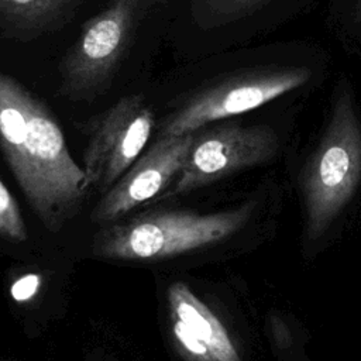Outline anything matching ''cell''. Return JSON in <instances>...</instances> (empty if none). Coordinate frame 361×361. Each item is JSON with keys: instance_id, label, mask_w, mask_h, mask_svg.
Returning <instances> with one entry per match:
<instances>
[{"instance_id": "cell-14", "label": "cell", "mask_w": 361, "mask_h": 361, "mask_svg": "<svg viewBox=\"0 0 361 361\" xmlns=\"http://www.w3.org/2000/svg\"><path fill=\"white\" fill-rule=\"evenodd\" d=\"M42 285V278L39 274L30 272L17 278L10 286V296L18 303L31 300L39 290Z\"/></svg>"}, {"instance_id": "cell-4", "label": "cell", "mask_w": 361, "mask_h": 361, "mask_svg": "<svg viewBox=\"0 0 361 361\" xmlns=\"http://www.w3.org/2000/svg\"><path fill=\"white\" fill-rule=\"evenodd\" d=\"M275 172L235 206L213 213L151 210L113 224L96 235L93 250L111 259H162L224 241L252 221L272 217L286 195V183Z\"/></svg>"}, {"instance_id": "cell-6", "label": "cell", "mask_w": 361, "mask_h": 361, "mask_svg": "<svg viewBox=\"0 0 361 361\" xmlns=\"http://www.w3.org/2000/svg\"><path fill=\"white\" fill-rule=\"evenodd\" d=\"M164 0H110L82 25L63 61V83L72 97L103 92L149 11Z\"/></svg>"}, {"instance_id": "cell-11", "label": "cell", "mask_w": 361, "mask_h": 361, "mask_svg": "<svg viewBox=\"0 0 361 361\" xmlns=\"http://www.w3.org/2000/svg\"><path fill=\"white\" fill-rule=\"evenodd\" d=\"M75 0H0V16L20 25L41 27L72 7Z\"/></svg>"}, {"instance_id": "cell-2", "label": "cell", "mask_w": 361, "mask_h": 361, "mask_svg": "<svg viewBox=\"0 0 361 361\" xmlns=\"http://www.w3.org/2000/svg\"><path fill=\"white\" fill-rule=\"evenodd\" d=\"M0 149L30 206L52 231L73 217L90 193L52 113L1 71Z\"/></svg>"}, {"instance_id": "cell-13", "label": "cell", "mask_w": 361, "mask_h": 361, "mask_svg": "<svg viewBox=\"0 0 361 361\" xmlns=\"http://www.w3.org/2000/svg\"><path fill=\"white\" fill-rule=\"evenodd\" d=\"M27 227L17 200L0 179V237L21 243L27 240Z\"/></svg>"}, {"instance_id": "cell-5", "label": "cell", "mask_w": 361, "mask_h": 361, "mask_svg": "<svg viewBox=\"0 0 361 361\" xmlns=\"http://www.w3.org/2000/svg\"><path fill=\"white\" fill-rule=\"evenodd\" d=\"M302 104H276L251 120L228 118L193 133L185 165L162 197L193 192L237 173L286 159L296 145V117Z\"/></svg>"}, {"instance_id": "cell-9", "label": "cell", "mask_w": 361, "mask_h": 361, "mask_svg": "<svg viewBox=\"0 0 361 361\" xmlns=\"http://www.w3.org/2000/svg\"><path fill=\"white\" fill-rule=\"evenodd\" d=\"M171 334L186 361H241L238 348L220 317L186 283L166 289Z\"/></svg>"}, {"instance_id": "cell-8", "label": "cell", "mask_w": 361, "mask_h": 361, "mask_svg": "<svg viewBox=\"0 0 361 361\" xmlns=\"http://www.w3.org/2000/svg\"><path fill=\"white\" fill-rule=\"evenodd\" d=\"M193 133L158 137L128 171L102 196L92 212V220L111 223L155 197H162L178 179Z\"/></svg>"}, {"instance_id": "cell-3", "label": "cell", "mask_w": 361, "mask_h": 361, "mask_svg": "<svg viewBox=\"0 0 361 361\" xmlns=\"http://www.w3.org/2000/svg\"><path fill=\"white\" fill-rule=\"evenodd\" d=\"M285 162L305 238L320 241L361 196V99L347 76L333 83L314 137L300 149L295 145Z\"/></svg>"}, {"instance_id": "cell-10", "label": "cell", "mask_w": 361, "mask_h": 361, "mask_svg": "<svg viewBox=\"0 0 361 361\" xmlns=\"http://www.w3.org/2000/svg\"><path fill=\"white\" fill-rule=\"evenodd\" d=\"M320 0H199L200 21L231 42L267 38L307 14Z\"/></svg>"}, {"instance_id": "cell-12", "label": "cell", "mask_w": 361, "mask_h": 361, "mask_svg": "<svg viewBox=\"0 0 361 361\" xmlns=\"http://www.w3.org/2000/svg\"><path fill=\"white\" fill-rule=\"evenodd\" d=\"M329 21L344 48L361 55V0H331Z\"/></svg>"}, {"instance_id": "cell-7", "label": "cell", "mask_w": 361, "mask_h": 361, "mask_svg": "<svg viewBox=\"0 0 361 361\" xmlns=\"http://www.w3.org/2000/svg\"><path fill=\"white\" fill-rule=\"evenodd\" d=\"M154 127V110L141 94L124 96L94 117L82 166L89 190L104 195L144 152Z\"/></svg>"}, {"instance_id": "cell-1", "label": "cell", "mask_w": 361, "mask_h": 361, "mask_svg": "<svg viewBox=\"0 0 361 361\" xmlns=\"http://www.w3.org/2000/svg\"><path fill=\"white\" fill-rule=\"evenodd\" d=\"M330 68V54L307 39L267 41L243 49L185 99L159 137L195 133L276 104H302L323 86Z\"/></svg>"}]
</instances>
